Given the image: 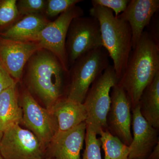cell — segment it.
<instances>
[{
    "label": "cell",
    "mask_w": 159,
    "mask_h": 159,
    "mask_svg": "<svg viewBox=\"0 0 159 159\" xmlns=\"http://www.w3.org/2000/svg\"><path fill=\"white\" fill-rule=\"evenodd\" d=\"M25 74L28 90L34 94L51 111L57 101L67 97L70 73L50 51L40 49L29 59Z\"/></svg>",
    "instance_id": "obj_1"
},
{
    "label": "cell",
    "mask_w": 159,
    "mask_h": 159,
    "mask_svg": "<svg viewBox=\"0 0 159 159\" xmlns=\"http://www.w3.org/2000/svg\"><path fill=\"white\" fill-rule=\"evenodd\" d=\"M159 73V43L145 30L132 49L118 84L124 89L131 105L139 104L144 89Z\"/></svg>",
    "instance_id": "obj_2"
},
{
    "label": "cell",
    "mask_w": 159,
    "mask_h": 159,
    "mask_svg": "<svg viewBox=\"0 0 159 159\" xmlns=\"http://www.w3.org/2000/svg\"><path fill=\"white\" fill-rule=\"evenodd\" d=\"M89 13L99 21L102 46L112 59L119 80L126 68L132 50L130 26L125 21L116 17L113 11L105 7L93 6Z\"/></svg>",
    "instance_id": "obj_3"
},
{
    "label": "cell",
    "mask_w": 159,
    "mask_h": 159,
    "mask_svg": "<svg viewBox=\"0 0 159 159\" xmlns=\"http://www.w3.org/2000/svg\"><path fill=\"white\" fill-rule=\"evenodd\" d=\"M108 52L103 47L80 57L70 67L67 98L83 103L94 81L110 65Z\"/></svg>",
    "instance_id": "obj_4"
},
{
    "label": "cell",
    "mask_w": 159,
    "mask_h": 159,
    "mask_svg": "<svg viewBox=\"0 0 159 159\" xmlns=\"http://www.w3.org/2000/svg\"><path fill=\"white\" fill-rule=\"evenodd\" d=\"M118 82L113 66L110 65L92 84L84 101L87 114L86 125L98 134L100 131L107 130V117L110 107L111 90Z\"/></svg>",
    "instance_id": "obj_5"
},
{
    "label": "cell",
    "mask_w": 159,
    "mask_h": 159,
    "mask_svg": "<svg viewBox=\"0 0 159 159\" xmlns=\"http://www.w3.org/2000/svg\"><path fill=\"white\" fill-rule=\"evenodd\" d=\"M102 47L98 20L93 16H82L72 20L66 41L69 68L82 55Z\"/></svg>",
    "instance_id": "obj_6"
},
{
    "label": "cell",
    "mask_w": 159,
    "mask_h": 159,
    "mask_svg": "<svg viewBox=\"0 0 159 159\" xmlns=\"http://www.w3.org/2000/svg\"><path fill=\"white\" fill-rule=\"evenodd\" d=\"M84 10L76 6L60 15L54 21L50 22L38 35L34 42L41 49L50 51L61 62L68 70L69 66L66 50L67 34L72 20L83 16Z\"/></svg>",
    "instance_id": "obj_7"
},
{
    "label": "cell",
    "mask_w": 159,
    "mask_h": 159,
    "mask_svg": "<svg viewBox=\"0 0 159 159\" xmlns=\"http://www.w3.org/2000/svg\"><path fill=\"white\" fill-rule=\"evenodd\" d=\"M21 101L22 122L46 148L58 130L56 118L51 111L39 104L28 89L23 92Z\"/></svg>",
    "instance_id": "obj_8"
},
{
    "label": "cell",
    "mask_w": 159,
    "mask_h": 159,
    "mask_svg": "<svg viewBox=\"0 0 159 159\" xmlns=\"http://www.w3.org/2000/svg\"><path fill=\"white\" fill-rule=\"evenodd\" d=\"M45 149L33 133L19 124L5 130L0 141L3 159H43Z\"/></svg>",
    "instance_id": "obj_9"
},
{
    "label": "cell",
    "mask_w": 159,
    "mask_h": 159,
    "mask_svg": "<svg viewBox=\"0 0 159 159\" xmlns=\"http://www.w3.org/2000/svg\"><path fill=\"white\" fill-rule=\"evenodd\" d=\"M111 90L110 107L107 117V130L129 146L133 139L130 101L124 89L118 84Z\"/></svg>",
    "instance_id": "obj_10"
},
{
    "label": "cell",
    "mask_w": 159,
    "mask_h": 159,
    "mask_svg": "<svg viewBox=\"0 0 159 159\" xmlns=\"http://www.w3.org/2000/svg\"><path fill=\"white\" fill-rule=\"evenodd\" d=\"M41 49L37 43L0 39V61L9 74L18 82L29 59Z\"/></svg>",
    "instance_id": "obj_11"
},
{
    "label": "cell",
    "mask_w": 159,
    "mask_h": 159,
    "mask_svg": "<svg viewBox=\"0 0 159 159\" xmlns=\"http://www.w3.org/2000/svg\"><path fill=\"white\" fill-rule=\"evenodd\" d=\"M133 135L129 148L130 159H145L159 142L158 129L154 128L145 119L139 105L132 109Z\"/></svg>",
    "instance_id": "obj_12"
},
{
    "label": "cell",
    "mask_w": 159,
    "mask_h": 159,
    "mask_svg": "<svg viewBox=\"0 0 159 159\" xmlns=\"http://www.w3.org/2000/svg\"><path fill=\"white\" fill-rule=\"evenodd\" d=\"M159 9V0H131L124 11L117 16L130 26L132 49Z\"/></svg>",
    "instance_id": "obj_13"
},
{
    "label": "cell",
    "mask_w": 159,
    "mask_h": 159,
    "mask_svg": "<svg viewBox=\"0 0 159 159\" xmlns=\"http://www.w3.org/2000/svg\"><path fill=\"white\" fill-rule=\"evenodd\" d=\"M86 124L83 122L66 131L57 132L49 146L53 159H81Z\"/></svg>",
    "instance_id": "obj_14"
},
{
    "label": "cell",
    "mask_w": 159,
    "mask_h": 159,
    "mask_svg": "<svg viewBox=\"0 0 159 159\" xmlns=\"http://www.w3.org/2000/svg\"><path fill=\"white\" fill-rule=\"evenodd\" d=\"M50 21L43 14L27 15L0 32V36L6 39L34 42L38 35Z\"/></svg>",
    "instance_id": "obj_15"
},
{
    "label": "cell",
    "mask_w": 159,
    "mask_h": 159,
    "mask_svg": "<svg viewBox=\"0 0 159 159\" xmlns=\"http://www.w3.org/2000/svg\"><path fill=\"white\" fill-rule=\"evenodd\" d=\"M56 118L57 132L66 131L85 122L87 114L83 103H80L67 97L59 99L51 111Z\"/></svg>",
    "instance_id": "obj_16"
},
{
    "label": "cell",
    "mask_w": 159,
    "mask_h": 159,
    "mask_svg": "<svg viewBox=\"0 0 159 159\" xmlns=\"http://www.w3.org/2000/svg\"><path fill=\"white\" fill-rule=\"evenodd\" d=\"M22 120L16 84L0 94V131L3 133L12 125H20Z\"/></svg>",
    "instance_id": "obj_17"
},
{
    "label": "cell",
    "mask_w": 159,
    "mask_h": 159,
    "mask_svg": "<svg viewBox=\"0 0 159 159\" xmlns=\"http://www.w3.org/2000/svg\"><path fill=\"white\" fill-rule=\"evenodd\" d=\"M142 116L154 128H159V73L144 89L138 104Z\"/></svg>",
    "instance_id": "obj_18"
},
{
    "label": "cell",
    "mask_w": 159,
    "mask_h": 159,
    "mask_svg": "<svg viewBox=\"0 0 159 159\" xmlns=\"http://www.w3.org/2000/svg\"><path fill=\"white\" fill-rule=\"evenodd\" d=\"M100 142L105 153L104 159H130L129 148L108 130L100 131Z\"/></svg>",
    "instance_id": "obj_19"
},
{
    "label": "cell",
    "mask_w": 159,
    "mask_h": 159,
    "mask_svg": "<svg viewBox=\"0 0 159 159\" xmlns=\"http://www.w3.org/2000/svg\"><path fill=\"white\" fill-rule=\"evenodd\" d=\"M16 0L0 1V28L13 25L22 17L18 10Z\"/></svg>",
    "instance_id": "obj_20"
},
{
    "label": "cell",
    "mask_w": 159,
    "mask_h": 159,
    "mask_svg": "<svg viewBox=\"0 0 159 159\" xmlns=\"http://www.w3.org/2000/svg\"><path fill=\"white\" fill-rule=\"evenodd\" d=\"M98 134L91 127L86 125L85 147L82 159H102L101 157V143L97 138Z\"/></svg>",
    "instance_id": "obj_21"
},
{
    "label": "cell",
    "mask_w": 159,
    "mask_h": 159,
    "mask_svg": "<svg viewBox=\"0 0 159 159\" xmlns=\"http://www.w3.org/2000/svg\"><path fill=\"white\" fill-rule=\"evenodd\" d=\"M83 2L80 0H48L44 15L47 18L55 17Z\"/></svg>",
    "instance_id": "obj_22"
},
{
    "label": "cell",
    "mask_w": 159,
    "mask_h": 159,
    "mask_svg": "<svg viewBox=\"0 0 159 159\" xmlns=\"http://www.w3.org/2000/svg\"><path fill=\"white\" fill-rule=\"evenodd\" d=\"M46 4L47 1L45 0H19L16 2L18 10L22 16L30 14H44Z\"/></svg>",
    "instance_id": "obj_23"
},
{
    "label": "cell",
    "mask_w": 159,
    "mask_h": 159,
    "mask_svg": "<svg viewBox=\"0 0 159 159\" xmlns=\"http://www.w3.org/2000/svg\"><path fill=\"white\" fill-rule=\"evenodd\" d=\"M129 0H93V6H101L111 9L117 17L124 11L127 7Z\"/></svg>",
    "instance_id": "obj_24"
},
{
    "label": "cell",
    "mask_w": 159,
    "mask_h": 159,
    "mask_svg": "<svg viewBox=\"0 0 159 159\" xmlns=\"http://www.w3.org/2000/svg\"><path fill=\"white\" fill-rule=\"evenodd\" d=\"M16 82L0 61V94L7 89L16 84Z\"/></svg>",
    "instance_id": "obj_25"
},
{
    "label": "cell",
    "mask_w": 159,
    "mask_h": 159,
    "mask_svg": "<svg viewBox=\"0 0 159 159\" xmlns=\"http://www.w3.org/2000/svg\"><path fill=\"white\" fill-rule=\"evenodd\" d=\"M157 12L154 15L148 26H150L149 30L146 31L152 36L157 42L159 43V16Z\"/></svg>",
    "instance_id": "obj_26"
},
{
    "label": "cell",
    "mask_w": 159,
    "mask_h": 159,
    "mask_svg": "<svg viewBox=\"0 0 159 159\" xmlns=\"http://www.w3.org/2000/svg\"><path fill=\"white\" fill-rule=\"evenodd\" d=\"M145 159H159V142Z\"/></svg>",
    "instance_id": "obj_27"
},
{
    "label": "cell",
    "mask_w": 159,
    "mask_h": 159,
    "mask_svg": "<svg viewBox=\"0 0 159 159\" xmlns=\"http://www.w3.org/2000/svg\"><path fill=\"white\" fill-rule=\"evenodd\" d=\"M3 133L0 131V141L2 139V137Z\"/></svg>",
    "instance_id": "obj_28"
},
{
    "label": "cell",
    "mask_w": 159,
    "mask_h": 159,
    "mask_svg": "<svg viewBox=\"0 0 159 159\" xmlns=\"http://www.w3.org/2000/svg\"><path fill=\"white\" fill-rule=\"evenodd\" d=\"M0 159H3L2 157V155H1V153H0Z\"/></svg>",
    "instance_id": "obj_29"
},
{
    "label": "cell",
    "mask_w": 159,
    "mask_h": 159,
    "mask_svg": "<svg viewBox=\"0 0 159 159\" xmlns=\"http://www.w3.org/2000/svg\"><path fill=\"white\" fill-rule=\"evenodd\" d=\"M53 159L52 158H51V157L48 158H45V159Z\"/></svg>",
    "instance_id": "obj_30"
}]
</instances>
